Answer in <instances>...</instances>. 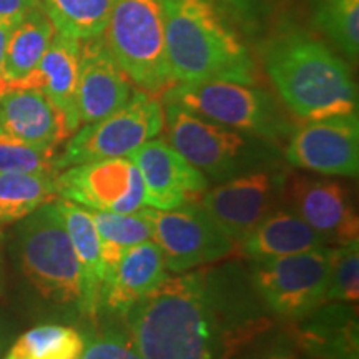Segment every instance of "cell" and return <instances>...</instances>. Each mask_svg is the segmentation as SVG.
Returning <instances> with one entry per match:
<instances>
[{"label": "cell", "instance_id": "obj_1", "mask_svg": "<svg viewBox=\"0 0 359 359\" xmlns=\"http://www.w3.org/2000/svg\"><path fill=\"white\" fill-rule=\"evenodd\" d=\"M213 271L182 273L135 303L125 326L143 359H224L230 330L240 321L228 311Z\"/></svg>", "mask_w": 359, "mask_h": 359}, {"label": "cell", "instance_id": "obj_2", "mask_svg": "<svg viewBox=\"0 0 359 359\" xmlns=\"http://www.w3.org/2000/svg\"><path fill=\"white\" fill-rule=\"evenodd\" d=\"M263 64L286 109L304 122L358 111L351 69L304 30H285L264 48Z\"/></svg>", "mask_w": 359, "mask_h": 359}, {"label": "cell", "instance_id": "obj_3", "mask_svg": "<svg viewBox=\"0 0 359 359\" xmlns=\"http://www.w3.org/2000/svg\"><path fill=\"white\" fill-rule=\"evenodd\" d=\"M165 47L175 83L257 82L246 45L212 0H161Z\"/></svg>", "mask_w": 359, "mask_h": 359}, {"label": "cell", "instance_id": "obj_4", "mask_svg": "<svg viewBox=\"0 0 359 359\" xmlns=\"http://www.w3.org/2000/svg\"><path fill=\"white\" fill-rule=\"evenodd\" d=\"M161 103L168 143L210 183L226 182L255 170L283 167L276 143L224 127L178 103Z\"/></svg>", "mask_w": 359, "mask_h": 359}, {"label": "cell", "instance_id": "obj_5", "mask_svg": "<svg viewBox=\"0 0 359 359\" xmlns=\"http://www.w3.org/2000/svg\"><path fill=\"white\" fill-rule=\"evenodd\" d=\"M193 114L276 145L288 142L296 125L266 90L251 83L212 80L175 83L161 95Z\"/></svg>", "mask_w": 359, "mask_h": 359}, {"label": "cell", "instance_id": "obj_6", "mask_svg": "<svg viewBox=\"0 0 359 359\" xmlns=\"http://www.w3.org/2000/svg\"><path fill=\"white\" fill-rule=\"evenodd\" d=\"M103 37L138 90L158 97L175 85L165 47L161 0H114Z\"/></svg>", "mask_w": 359, "mask_h": 359}, {"label": "cell", "instance_id": "obj_7", "mask_svg": "<svg viewBox=\"0 0 359 359\" xmlns=\"http://www.w3.org/2000/svg\"><path fill=\"white\" fill-rule=\"evenodd\" d=\"M17 258L27 281L48 302H80V268L55 200L20 219Z\"/></svg>", "mask_w": 359, "mask_h": 359}, {"label": "cell", "instance_id": "obj_8", "mask_svg": "<svg viewBox=\"0 0 359 359\" xmlns=\"http://www.w3.org/2000/svg\"><path fill=\"white\" fill-rule=\"evenodd\" d=\"M165 128L163 103L158 97L133 90L122 109L97 122L85 123L70 135L57 155V170L90 161L128 156L135 148L158 137Z\"/></svg>", "mask_w": 359, "mask_h": 359}, {"label": "cell", "instance_id": "obj_9", "mask_svg": "<svg viewBox=\"0 0 359 359\" xmlns=\"http://www.w3.org/2000/svg\"><path fill=\"white\" fill-rule=\"evenodd\" d=\"M333 248L318 246L290 257L257 259L251 285L268 309L286 321L308 316L325 302Z\"/></svg>", "mask_w": 359, "mask_h": 359}, {"label": "cell", "instance_id": "obj_10", "mask_svg": "<svg viewBox=\"0 0 359 359\" xmlns=\"http://www.w3.org/2000/svg\"><path fill=\"white\" fill-rule=\"evenodd\" d=\"M150 224L151 240L158 245L167 269L177 275L230 257L235 241L219 230L198 203L177 210H140Z\"/></svg>", "mask_w": 359, "mask_h": 359}, {"label": "cell", "instance_id": "obj_11", "mask_svg": "<svg viewBox=\"0 0 359 359\" xmlns=\"http://www.w3.org/2000/svg\"><path fill=\"white\" fill-rule=\"evenodd\" d=\"M285 167L262 168L208 188L198 205L235 245L281 206Z\"/></svg>", "mask_w": 359, "mask_h": 359}, {"label": "cell", "instance_id": "obj_12", "mask_svg": "<svg viewBox=\"0 0 359 359\" xmlns=\"http://www.w3.org/2000/svg\"><path fill=\"white\" fill-rule=\"evenodd\" d=\"M57 196L90 212L135 213L145 206L140 170L128 156L90 161L62 170Z\"/></svg>", "mask_w": 359, "mask_h": 359}, {"label": "cell", "instance_id": "obj_13", "mask_svg": "<svg viewBox=\"0 0 359 359\" xmlns=\"http://www.w3.org/2000/svg\"><path fill=\"white\" fill-rule=\"evenodd\" d=\"M283 208L298 215L325 243L348 245L358 241L359 218L351 190L339 180L286 173L281 195Z\"/></svg>", "mask_w": 359, "mask_h": 359}, {"label": "cell", "instance_id": "obj_14", "mask_svg": "<svg viewBox=\"0 0 359 359\" xmlns=\"http://www.w3.org/2000/svg\"><path fill=\"white\" fill-rule=\"evenodd\" d=\"M290 167L325 177H356L359 172L358 111L309 120L286 142Z\"/></svg>", "mask_w": 359, "mask_h": 359}, {"label": "cell", "instance_id": "obj_15", "mask_svg": "<svg viewBox=\"0 0 359 359\" xmlns=\"http://www.w3.org/2000/svg\"><path fill=\"white\" fill-rule=\"evenodd\" d=\"M128 158L140 170L145 185V206L150 208L177 210L198 203L210 188L208 178L160 138H151L135 148Z\"/></svg>", "mask_w": 359, "mask_h": 359}, {"label": "cell", "instance_id": "obj_16", "mask_svg": "<svg viewBox=\"0 0 359 359\" xmlns=\"http://www.w3.org/2000/svg\"><path fill=\"white\" fill-rule=\"evenodd\" d=\"M132 93V82L116 64L103 34L83 40L77 87L80 125L97 122L122 109Z\"/></svg>", "mask_w": 359, "mask_h": 359}, {"label": "cell", "instance_id": "obj_17", "mask_svg": "<svg viewBox=\"0 0 359 359\" xmlns=\"http://www.w3.org/2000/svg\"><path fill=\"white\" fill-rule=\"evenodd\" d=\"M288 331L296 348L311 359H359V323L353 303H325Z\"/></svg>", "mask_w": 359, "mask_h": 359}, {"label": "cell", "instance_id": "obj_18", "mask_svg": "<svg viewBox=\"0 0 359 359\" xmlns=\"http://www.w3.org/2000/svg\"><path fill=\"white\" fill-rule=\"evenodd\" d=\"M82 42L55 32L39 65L12 88H37L64 115L70 135L80 128L77 87Z\"/></svg>", "mask_w": 359, "mask_h": 359}, {"label": "cell", "instance_id": "obj_19", "mask_svg": "<svg viewBox=\"0 0 359 359\" xmlns=\"http://www.w3.org/2000/svg\"><path fill=\"white\" fill-rule=\"evenodd\" d=\"M168 278V269L154 240L128 246L105 278L100 294V313L123 316L135 303L145 298Z\"/></svg>", "mask_w": 359, "mask_h": 359}, {"label": "cell", "instance_id": "obj_20", "mask_svg": "<svg viewBox=\"0 0 359 359\" xmlns=\"http://www.w3.org/2000/svg\"><path fill=\"white\" fill-rule=\"evenodd\" d=\"M0 135L58 148L70 137L64 115L37 88H8L0 95Z\"/></svg>", "mask_w": 359, "mask_h": 359}, {"label": "cell", "instance_id": "obj_21", "mask_svg": "<svg viewBox=\"0 0 359 359\" xmlns=\"http://www.w3.org/2000/svg\"><path fill=\"white\" fill-rule=\"evenodd\" d=\"M80 268L79 308L85 316L97 321L100 316V294L103 285L102 241L95 230L90 210L67 200H55Z\"/></svg>", "mask_w": 359, "mask_h": 359}, {"label": "cell", "instance_id": "obj_22", "mask_svg": "<svg viewBox=\"0 0 359 359\" xmlns=\"http://www.w3.org/2000/svg\"><path fill=\"white\" fill-rule=\"evenodd\" d=\"M325 245L320 233L283 206L269 213L238 243L240 253L253 262L290 257Z\"/></svg>", "mask_w": 359, "mask_h": 359}, {"label": "cell", "instance_id": "obj_23", "mask_svg": "<svg viewBox=\"0 0 359 359\" xmlns=\"http://www.w3.org/2000/svg\"><path fill=\"white\" fill-rule=\"evenodd\" d=\"M55 32V27L42 6L27 13L13 27L2 64V79L7 90L22 82L39 65Z\"/></svg>", "mask_w": 359, "mask_h": 359}, {"label": "cell", "instance_id": "obj_24", "mask_svg": "<svg viewBox=\"0 0 359 359\" xmlns=\"http://www.w3.org/2000/svg\"><path fill=\"white\" fill-rule=\"evenodd\" d=\"M224 359H299V349L288 330H276L264 318H246L228 333Z\"/></svg>", "mask_w": 359, "mask_h": 359}, {"label": "cell", "instance_id": "obj_25", "mask_svg": "<svg viewBox=\"0 0 359 359\" xmlns=\"http://www.w3.org/2000/svg\"><path fill=\"white\" fill-rule=\"evenodd\" d=\"M57 175L0 172V226L17 223L57 200Z\"/></svg>", "mask_w": 359, "mask_h": 359}, {"label": "cell", "instance_id": "obj_26", "mask_svg": "<svg viewBox=\"0 0 359 359\" xmlns=\"http://www.w3.org/2000/svg\"><path fill=\"white\" fill-rule=\"evenodd\" d=\"M114 0H42L57 32L83 40L105 32Z\"/></svg>", "mask_w": 359, "mask_h": 359}, {"label": "cell", "instance_id": "obj_27", "mask_svg": "<svg viewBox=\"0 0 359 359\" xmlns=\"http://www.w3.org/2000/svg\"><path fill=\"white\" fill-rule=\"evenodd\" d=\"M82 349L83 336L77 330L42 325L22 334L8 353L17 359H79Z\"/></svg>", "mask_w": 359, "mask_h": 359}, {"label": "cell", "instance_id": "obj_28", "mask_svg": "<svg viewBox=\"0 0 359 359\" xmlns=\"http://www.w3.org/2000/svg\"><path fill=\"white\" fill-rule=\"evenodd\" d=\"M313 24L349 60L359 53V0H316Z\"/></svg>", "mask_w": 359, "mask_h": 359}, {"label": "cell", "instance_id": "obj_29", "mask_svg": "<svg viewBox=\"0 0 359 359\" xmlns=\"http://www.w3.org/2000/svg\"><path fill=\"white\" fill-rule=\"evenodd\" d=\"M57 148L40 147L0 135V172L58 175Z\"/></svg>", "mask_w": 359, "mask_h": 359}, {"label": "cell", "instance_id": "obj_30", "mask_svg": "<svg viewBox=\"0 0 359 359\" xmlns=\"http://www.w3.org/2000/svg\"><path fill=\"white\" fill-rule=\"evenodd\" d=\"M359 298V241L333 248L325 303H356Z\"/></svg>", "mask_w": 359, "mask_h": 359}, {"label": "cell", "instance_id": "obj_31", "mask_svg": "<svg viewBox=\"0 0 359 359\" xmlns=\"http://www.w3.org/2000/svg\"><path fill=\"white\" fill-rule=\"evenodd\" d=\"M140 210L135 213L90 212L100 241L128 248L151 240L150 224Z\"/></svg>", "mask_w": 359, "mask_h": 359}, {"label": "cell", "instance_id": "obj_32", "mask_svg": "<svg viewBox=\"0 0 359 359\" xmlns=\"http://www.w3.org/2000/svg\"><path fill=\"white\" fill-rule=\"evenodd\" d=\"M79 359H143L128 331L118 326H107L83 338Z\"/></svg>", "mask_w": 359, "mask_h": 359}, {"label": "cell", "instance_id": "obj_33", "mask_svg": "<svg viewBox=\"0 0 359 359\" xmlns=\"http://www.w3.org/2000/svg\"><path fill=\"white\" fill-rule=\"evenodd\" d=\"M42 6V0H0V22H20Z\"/></svg>", "mask_w": 359, "mask_h": 359}, {"label": "cell", "instance_id": "obj_34", "mask_svg": "<svg viewBox=\"0 0 359 359\" xmlns=\"http://www.w3.org/2000/svg\"><path fill=\"white\" fill-rule=\"evenodd\" d=\"M19 22H0V95L7 92V85L2 79V64H4V55H6V48L8 37H11L13 27Z\"/></svg>", "mask_w": 359, "mask_h": 359}, {"label": "cell", "instance_id": "obj_35", "mask_svg": "<svg viewBox=\"0 0 359 359\" xmlns=\"http://www.w3.org/2000/svg\"><path fill=\"white\" fill-rule=\"evenodd\" d=\"M226 6H230L231 8H235L236 12L243 13V15H246V13L251 12V8H253L255 4H257V0H223Z\"/></svg>", "mask_w": 359, "mask_h": 359}, {"label": "cell", "instance_id": "obj_36", "mask_svg": "<svg viewBox=\"0 0 359 359\" xmlns=\"http://www.w3.org/2000/svg\"><path fill=\"white\" fill-rule=\"evenodd\" d=\"M6 346H7V331H6V326H4V323L0 321V356H2Z\"/></svg>", "mask_w": 359, "mask_h": 359}, {"label": "cell", "instance_id": "obj_37", "mask_svg": "<svg viewBox=\"0 0 359 359\" xmlns=\"http://www.w3.org/2000/svg\"><path fill=\"white\" fill-rule=\"evenodd\" d=\"M2 240H4V231H2V226H0V246H2ZM0 293H2V257H0Z\"/></svg>", "mask_w": 359, "mask_h": 359}, {"label": "cell", "instance_id": "obj_38", "mask_svg": "<svg viewBox=\"0 0 359 359\" xmlns=\"http://www.w3.org/2000/svg\"><path fill=\"white\" fill-rule=\"evenodd\" d=\"M4 359H17V358H15V356H13V354H12V353H8V354H7V356H6V358H4Z\"/></svg>", "mask_w": 359, "mask_h": 359}]
</instances>
